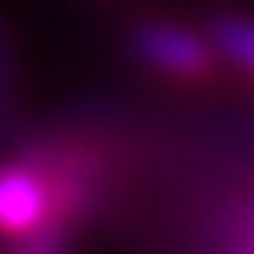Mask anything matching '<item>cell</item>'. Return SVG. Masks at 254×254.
<instances>
[{
    "instance_id": "obj_1",
    "label": "cell",
    "mask_w": 254,
    "mask_h": 254,
    "mask_svg": "<svg viewBox=\"0 0 254 254\" xmlns=\"http://www.w3.org/2000/svg\"><path fill=\"white\" fill-rule=\"evenodd\" d=\"M40 228H62L53 215V189L35 158L0 162V237L26 246Z\"/></svg>"
},
{
    "instance_id": "obj_2",
    "label": "cell",
    "mask_w": 254,
    "mask_h": 254,
    "mask_svg": "<svg viewBox=\"0 0 254 254\" xmlns=\"http://www.w3.org/2000/svg\"><path fill=\"white\" fill-rule=\"evenodd\" d=\"M131 53L176 79H197L215 66V40H202L197 31L176 22H145L131 31Z\"/></svg>"
},
{
    "instance_id": "obj_3",
    "label": "cell",
    "mask_w": 254,
    "mask_h": 254,
    "mask_svg": "<svg viewBox=\"0 0 254 254\" xmlns=\"http://www.w3.org/2000/svg\"><path fill=\"white\" fill-rule=\"evenodd\" d=\"M210 40H215V53H224L228 62L254 70V22L250 18H219Z\"/></svg>"
},
{
    "instance_id": "obj_4",
    "label": "cell",
    "mask_w": 254,
    "mask_h": 254,
    "mask_svg": "<svg viewBox=\"0 0 254 254\" xmlns=\"http://www.w3.org/2000/svg\"><path fill=\"white\" fill-rule=\"evenodd\" d=\"M13 97H18V66H13V35L0 18V131L13 119Z\"/></svg>"
}]
</instances>
